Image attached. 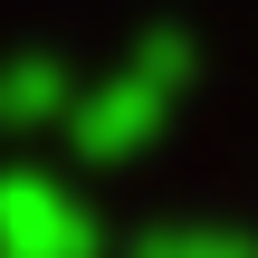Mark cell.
Wrapping results in <instances>:
<instances>
[{
  "mask_svg": "<svg viewBox=\"0 0 258 258\" xmlns=\"http://www.w3.org/2000/svg\"><path fill=\"white\" fill-rule=\"evenodd\" d=\"M182 86V38H153L134 67H115V86H96L77 105V153L86 163H115V153H144V134L163 124V96Z\"/></svg>",
  "mask_w": 258,
  "mask_h": 258,
  "instance_id": "1",
  "label": "cell"
},
{
  "mask_svg": "<svg viewBox=\"0 0 258 258\" xmlns=\"http://www.w3.org/2000/svg\"><path fill=\"white\" fill-rule=\"evenodd\" d=\"M48 105H67V77H57L48 57H19V67L0 77V115L29 124V115H48Z\"/></svg>",
  "mask_w": 258,
  "mask_h": 258,
  "instance_id": "3",
  "label": "cell"
},
{
  "mask_svg": "<svg viewBox=\"0 0 258 258\" xmlns=\"http://www.w3.org/2000/svg\"><path fill=\"white\" fill-rule=\"evenodd\" d=\"M0 258H96V220L48 172H0Z\"/></svg>",
  "mask_w": 258,
  "mask_h": 258,
  "instance_id": "2",
  "label": "cell"
},
{
  "mask_svg": "<svg viewBox=\"0 0 258 258\" xmlns=\"http://www.w3.org/2000/svg\"><path fill=\"white\" fill-rule=\"evenodd\" d=\"M134 258H258L239 230H163V239H144Z\"/></svg>",
  "mask_w": 258,
  "mask_h": 258,
  "instance_id": "4",
  "label": "cell"
}]
</instances>
